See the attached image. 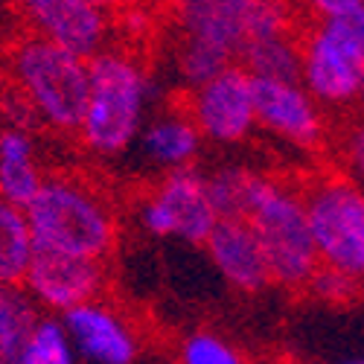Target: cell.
I'll list each match as a JSON object with an SVG mask.
<instances>
[{
  "label": "cell",
  "mask_w": 364,
  "mask_h": 364,
  "mask_svg": "<svg viewBox=\"0 0 364 364\" xmlns=\"http://www.w3.org/2000/svg\"><path fill=\"white\" fill-rule=\"evenodd\" d=\"M245 222L262 248L271 286L306 291L318 274V257L300 187L257 172Z\"/></svg>",
  "instance_id": "3"
},
{
  "label": "cell",
  "mask_w": 364,
  "mask_h": 364,
  "mask_svg": "<svg viewBox=\"0 0 364 364\" xmlns=\"http://www.w3.org/2000/svg\"><path fill=\"white\" fill-rule=\"evenodd\" d=\"M58 321L79 364H137L143 353L134 321L108 300H90Z\"/></svg>",
  "instance_id": "11"
},
{
  "label": "cell",
  "mask_w": 364,
  "mask_h": 364,
  "mask_svg": "<svg viewBox=\"0 0 364 364\" xmlns=\"http://www.w3.org/2000/svg\"><path fill=\"white\" fill-rule=\"evenodd\" d=\"M41 321L44 312L23 286H0V364H15Z\"/></svg>",
  "instance_id": "17"
},
{
  "label": "cell",
  "mask_w": 364,
  "mask_h": 364,
  "mask_svg": "<svg viewBox=\"0 0 364 364\" xmlns=\"http://www.w3.org/2000/svg\"><path fill=\"white\" fill-rule=\"evenodd\" d=\"M254 108L257 126L294 149L312 151L326 140L323 108L300 82L254 79Z\"/></svg>",
  "instance_id": "12"
},
{
  "label": "cell",
  "mask_w": 364,
  "mask_h": 364,
  "mask_svg": "<svg viewBox=\"0 0 364 364\" xmlns=\"http://www.w3.org/2000/svg\"><path fill=\"white\" fill-rule=\"evenodd\" d=\"M251 79H280V82H300V38L297 33L254 41L242 50L239 62Z\"/></svg>",
  "instance_id": "19"
},
{
  "label": "cell",
  "mask_w": 364,
  "mask_h": 364,
  "mask_svg": "<svg viewBox=\"0 0 364 364\" xmlns=\"http://www.w3.org/2000/svg\"><path fill=\"white\" fill-rule=\"evenodd\" d=\"M9 70L29 117L62 134L79 132L87 105V62L26 36L9 53Z\"/></svg>",
  "instance_id": "4"
},
{
  "label": "cell",
  "mask_w": 364,
  "mask_h": 364,
  "mask_svg": "<svg viewBox=\"0 0 364 364\" xmlns=\"http://www.w3.org/2000/svg\"><path fill=\"white\" fill-rule=\"evenodd\" d=\"M23 213L36 248L94 262H105L117 248L119 219L111 198L79 175H47Z\"/></svg>",
  "instance_id": "1"
},
{
  "label": "cell",
  "mask_w": 364,
  "mask_h": 364,
  "mask_svg": "<svg viewBox=\"0 0 364 364\" xmlns=\"http://www.w3.org/2000/svg\"><path fill=\"white\" fill-rule=\"evenodd\" d=\"M358 105H364V90H361V102H358Z\"/></svg>",
  "instance_id": "26"
},
{
  "label": "cell",
  "mask_w": 364,
  "mask_h": 364,
  "mask_svg": "<svg viewBox=\"0 0 364 364\" xmlns=\"http://www.w3.org/2000/svg\"><path fill=\"white\" fill-rule=\"evenodd\" d=\"M187 114L196 123L201 140H210L216 146L245 143L257 129L254 79L239 65H230L216 79L190 90Z\"/></svg>",
  "instance_id": "8"
},
{
  "label": "cell",
  "mask_w": 364,
  "mask_h": 364,
  "mask_svg": "<svg viewBox=\"0 0 364 364\" xmlns=\"http://www.w3.org/2000/svg\"><path fill=\"white\" fill-rule=\"evenodd\" d=\"M36 257V239L21 207L0 201V286H23Z\"/></svg>",
  "instance_id": "18"
},
{
  "label": "cell",
  "mask_w": 364,
  "mask_h": 364,
  "mask_svg": "<svg viewBox=\"0 0 364 364\" xmlns=\"http://www.w3.org/2000/svg\"><path fill=\"white\" fill-rule=\"evenodd\" d=\"M300 38V85L321 108H350L361 102L364 50L329 21L309 18Z\"/></svg>",
  "instance_id": "6"
},
{
  "label": "cell",
  "mask_w": 364,
  "mask_h": 364,
  "mask_svg": "<svg viewBox=\"0 0 364 364\" xmlns=\"http://www.w3.org/2000/svg\"><path fill=\"white\" fill-rule=\"evenodd\" d=\"M201 134L187 111H161L158 117L146 119L137 137V149L149 166L166 172L193 169L201 155Z\"/></svg>",
  "instance_id": "15"
},
{
  "label": "cell",
  "mask_w": 364,
  "mask_h": 364,
  "mask_svg": "<svg viewBox=\"0 0 364 364\" xmlns=\"http://www.w3.org/2000/svg\"><path fill=\"white\" fill-rule=\"evenodd\" d=\"M204 251L228 286L245 294H257L271 286L268 262L248 222H219L204 242Z\"/></svg>",
  "instance_id": "13"
},
{
  "label": "cell",
  "mask_w": 364,
  "mask_h": 364,
  "mask_svg": "<svg viewBox=\"0 0 364 364\" xmlns=\"http://www.w3.org/2000/svg\"><path fill=\"white\" fill-rule=\"evenodd\" d=\"M44 178L33 132L21 123L0 126V201L26 210L38 196Z\"/></svg>",
  "instance_id": "16"
},
{
  "label": "cell",
  "mask_w": 364,
  "mask_h": 364,
  "mask_svg": "<svg viewBox=\"0 0 364 364\" xmlns=\"http://www.w3.org/2000/svg\"><path fill=\"white\" fill-rule=\"evenodd\" d=\"M318 268L364 291V190L344 172H323L300 184Z\"/></svg>",
  "instance_id": "5"
},
{
  "label": "cell",
  "mask_w": 364,
  "mask_h": 364,
  "mask_svg": "<svg viewBox=\"0 0 364 364\" xmlns=\"http://www.w3.org/2000/svg\"><path fill=\"white\" fill-rule=\"evenodd\" d=\"M230 65H236L230 55H225L222 50L210 47L204 41L181 36L178 47H175V70L190 90L207 85L210 79H216L219 73H225Z\"/></svg>",
  "instance_id": "21"
},
{
  "label": "cell",
  "mask_w": 364,
  "mask_h": 364,
  "mask_svg": "<svg viewBox=\"0 0 364 364\" xmlns=\"http://www.w3.org/2000/svg\"><path fill=\"white\" fill-rule=\"evenodd\" d=\"M105 283H108L105 262L36 248L23 289L36 300L41 312H53V318H62L90 300H102Z\"/></svg>",
  "instance_id": "9"
},
{
  "label": "cell",
  "mask_w": 364,
  "mask_h": 364,
  "mask_svg": "<svg viewBox=\"0 0 364 364\" xmlns=\"http://www.w3.org/2000/svg\"><path fill=\"white\" fill-rule=\"evenodd\" d=\"M347 364H364V361H347Z\"/></svg>",
  "instance_id": "27"
},
{
  "label": "cell",
  "mask_w": 364,
  "mask_h": 364,
  "mask_svg": "<svg viewBox=\"0 0 364 364\" xmlns=\"http://www.w3.org/2000/svg\"><path fill=\"white\" fill-rule=\"evenodd\" d=\"M33 36L82 62L108 50L111 15L94 0H26L21 6Z\"/></svg>",
  "instance_id": "10"
},
{
  "label": "cell",
  "mask_w": 364,
  "mask_h": 364,
  "mask_svg": "<svg viewBox=\"0 0 364 364\" xmlns=\"http://www.w3.org/2000/svg\"><path fill=\"white\" fill-rule=\"evenodd\" d=\"M306 291L321 297V300H326V303H350V300L364 297V291L358 286H353L350 280L332 274V271H323V268H318V274L312 277Z\"/></svg>",
  "instance_id": "24"
},
{
  "label": "cell",
  "mask_w": 364,
  "mask_h": 364,
  "mask_svg": "<svg viewBox=\"0 0 364 364\" xmlns=\"http://www.w3.org/2000/svg\"><path fill=\"white\" fill-rule=\"evenodd\" d=\"M181 36L204 41L239 62L251 41V0H190L178 6Z\"/></svg>",
  "instance_id": "14"
},
{
  "label": "cell",
  "mask_w": 364,
  "mask_h": 364,
  "mask_svg": "<svg viewBox=\"0 0 364 364\" xmlns=\"http://www.w3.org/2000/svg\"><path fill=\"white\" fill-rule=\"evenodd\" d=\"M151 79L126 50L108 47L87 62V105L79 143L97 158H119L137 143L151 102Z\"/></svg>",
  "instance_id": "2"
},
{
  "label": "cell",
  "mask_w": 364,
  "mask_h": 364,
  "mask_svg": "<svg viewBox=\"0 0 364 364\" xmlns=\"http://www.w3.org/2000/svg\"><path fill=\"white\" fill-rule=\"evenodd\" d=\"M137 219L149 236L181 239L190 245H204L219 225V216L207 196L204 172H198L196 166L166 172L143 196Z\"/></svg>",
  "instance_id": "7"
},
{
  "label": "cell",
  "mask_w": 364,
  "mask_h": 364,
  "mask_svg": "<svg viewBox=\"0 0 364 364\" xmlns=\"http://www.w3.org/2000/svg\"><path fill=\"white\" fill-rule=\"evenodd\" d=\"M341 158H344V175L364 190V117L347 129L341 140Z\"/></svg>",
  "instance_id": "25"
},
{
  "label": "cell",
  "mask_w": 364,
  "mask_h": 364,
  "mask_svg": "<svg viewBox=\"0 0 364 364\" xmlns=\"http://www.w3.org/2000/svg\"><path fill=\"white\" fill-rule=\"evenodd\" d=\"M15 364H79V358L70 347V338L62 321L53 315H44L36 336L29 338V344L15 358Z\"/></svg>",
  "instance_id": "22"
},
{
  "label": "cell",
  "mask_w": 364,
  "mask_h": 364,
  "mask_svg": "<svg viewBox=\"0 0 364 364\" xmlns=\"http://www.w3.org/2000/svg\"><path fill=\"white\" fill-rule=\"evenodd\" d=\"M178 364H248V358L216 329H193L178 344Z\"/></svg>",
  "instance_id": "23"
},
{
  "label": "cell",
  "mask_w": 364,
  "mask_h": 364,
  "mask_svg": "<svg viewBox=\"0 0 364 364\" xmlns=\"http://www.w3.org/2000/svg\"><path fill=\"white\" fill-rule=\"evenodd\" d=\"M254 181H257V169L239 166V164H225L204 175L207 196H210V204H213L219 222H230V219L245 222Z\"/></svg>",
  "instance_id": "20"
}]
</instances>
